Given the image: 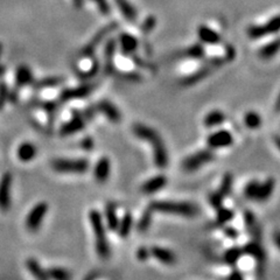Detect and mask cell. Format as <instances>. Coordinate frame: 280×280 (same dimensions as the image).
Instances as JSON below:
<instances>
[{
    "label": "cell",
    "mask_w": 280,
    "mask_h": 280,
    "mask_svg": "<svg viewBox=\"0 0 280 280\" xmlns=\"http://www.w3.org/2000/svg\"><path fill=\"white\" fill-rule=\"evenodd\" d=\"M204 47L201 43H194L185 49L174 53L172 60H200L204 57Z\"/></svg>",
    "instance_id": "cell-15"
},
{
    "label": "cell",
    "mask_w": 280,
    "mask_h": 280,
    "mask_svg": "<svg viewBox=\"0 0 280 280\" xmlns=\"http://www.w3.org/2000/svg\"><path fill=\"white\" fill-rule=\"evenodd\" d=\"M5 71H6V68H5L4 65H2V64H0V77L4 76Z\"/></svg>",
    "instance_id": "cell-57"
},
{
    "label": "cell",
    "mask_w": 280,
    "mask_h": 280,
    "mask_svg": "<svg viewBox=\"0 0 280 280\" xmlns=\"http://www.w3.org/2000/svg\"><path fill=\"white\" fill-rule=\"evenodd\" d=\"M41 108L46 111V113L48 116H54L56 112H57L58 103L53 101H45L41 102Z\"/></svg>",
    "instance_id": "cell-44"
},
{
    "label": "cell",
    "mask_w": 280,
    "mask_h": 280,
    "mask_svg": "<svg viewBox=\"0 0 280 280\" xmlns=\"http://www.w3.org/2000/svg\"><path fill=\"white\" fill-rule=\"evenodd\" d=\"M228 280H245L244 279V277H243V275L239 271H232L231 273H230V276H229V278Z\"/></svg>",
    "instance_id": "cell-51"
},
{
    "label": "cell",
    "mask_w": 280,
    "mask_h": 280,
    "mask_svg": "<svg viewBox=\"0 0 280 280\" xmlns=\"http://www.w3.org/2000/svg\"><path fill=\"white\" fill-rule=\"evenodd\" d=\"M105 221H107V225L109 229L117 230L119 220H118L117 216L116 204L112 203V202H109V203L105 205Z\"/></svg>",
    "instance_id": "cell-30"
},
{
    "label": "cell",
    "mask_w": 280,
    "mask_h": 280,
    "mask_svg": "<svg viewBox=\"0 0 280 280\" xmlns=\"http://www.w3.org/2000/svg\"><path fill=\"white\" fill-rule=\"evenodd\" d=\"M223 200L224 198L222 197V196L217 194L216 192L211 193V194L209 195V203L214 209H220L223 204Z\"/></svg>",
    "instance_id": "cell-45"
},
{
    "label": "cell",
    "mask_w": 280,
    "mask_h": 280,
    "mask_svg": "<svg viewBox=\"0 0 280 280\" xmlns=\"http://www.w3.org/2000/svg\"><path fill=\"white\" fill-rule=\"evenodd\" d=\"M12 186L13 175L6 172L0 177V211L7 213L12 207Z\"/></svg>",
    "instance_id": "cell-10"
},
{
    "label": "cell",
    "mask_w": 280,
    "mask_h": 280,
    "mask_svg": "<svg viewBox=\"0 0 280 280\" xmlns=\"http://www.w3.org/2000/svg\"><path fill=\"white\" fill-rule=\"evenodd\" d=\"M276 188V180L273 177H269L265 181L261 182L259 185V188H258V193L254 201L258 202H265L269 200V198L272 196L273 192H275Z\"/></svg>",
    "instance_id": "cell-26"
},
{
    "label": "cell",
    "mask_w": 280,
    "mask_h": 280,
    "mask_svg": "<svg viewBox=\"0 0 280 280\" xmlns=\"http://www.w3.org/2000/svg\"><path fill=\"white\" fill-rule=\"evenodd\" d=\"M53 170L62 174H84L89 170L90 163L88 159L77 158H57L51 161Z\"/></svg>",
    "instance_id": "cell-5"
},
{
    "label": "cell",
    "mask_w": 280,
    "mask_h": 280,
    "mask_svg": "<svg viewBox=\"0 0 280 280\" xmlns=\"http://www.w3.org/2000/svg\"><path fill=\"white\" fill-rule=\"evenodd\" d=\"M225 119H226L225 114H224L222 111L213 110L204 117L203 124H204V126H207V127H215V126L221 125V124H223L224 121H225Z\"/></svg>",
    "instance_id": "cell-34"
},
{
    "label": "cell",
    "mask_w": 280,
    "mask_h": 280,
    "mask_svg": "<svg viewBox=\"0 0 280 280\" xmlns=\"http://www.w3.org/2000/svg\"><path fill=\"white\" fill-rule=\"evenodd\" d=\"M242 254H243L242 248L233 247L231 249H229V250L226 251L223 256L224 263L228 264V265H231V266L236 265V264H237V261L239 260V258L242 257Z\"/></svg>",
    "instance_id": "cell-35"
},
{
    "label": "cell",
    "mask_w": 280,
    "mask_h": 280,
    "mask_svg": "<svg viewBox=\"0 0 280 280\" xmlns=\"http://www.w3.org/2000/svg\"><path fill=\"white\" fill-rule=\"evenodd\" d=\"M9 99V88L5 82H0V111L4 110Z\"/></svg>",
    "instance_id": "cell-41"
},
{
    "label": "cell",
    "mask_w": 280,
    "mask_h": 280,
    "mask_svg": "<svg viewBox=\"0 0 280 280\" xmlns=\"http://www.w3.org/2000/svg\"><path fill=\"white\" fill-rule=\"evenodd\" d=\"M114 76L120 77L125 81H130V82H140L141 81V76L138 73H118L117 71Z\"/></svg>",
    "instance_id": "cell-46"
},
{
    "label": "cell",
    "mask_w": 280,
    "mask_h": 280,
    "mask_svg": "<svg viewBox=\"0 0 280 280\" xmlns=\"http://www.w3.org/2000/svg\"><path fill=\"white\" fill-rule=\"evenodd\" d=\"M117 28H118L117 23H110L108 24L107 26L102 27L101 29L97 30L95 35L90 39V41L83 47L82 51H81V56H82V57H91V56L95 54L96 49H97V47L99 45H101L103 40H104L109 34L113 32V30H116Z\"/></svg>",
    "instance_id": "cell-8"
},
{
    "label": "cell",
    "mask_w": 280,
    "mask_h": 280,
    "mask_svg": "<svg viewBox=\"0 0 280 280\" xmlns=\"http://www.w3.org/2000/svg\"><path fill=\"white\" fill-rule=\"evenodd\" d=\"M93 89H95V85H92V84H82V85L76 86V88L64 89L60 93V101L69 102L73 101V99L88 97Z\"/></svg>",
    "instance_id": "cell-13"
},
{
    "label": "cell",
    "mask_w": 280,
    "mask_h": 280,
    "mask_svg": "<svg viewBox=\"0 0 280 280\" xmlns=\"http://www.w3.org/2000/svg\"><path fill=\"white\" fill-rule=\"evenodd\" d=\"M275 110L277 113H280V92L278 95V97H277V101H276V104H275Z\"/></svg>",
    "instance_id": "cell-54"
},
{
    "label": "cell",
    "mask_w": 280,
    "mask_h": 280,
    "mask_svg": "<svg viewBox=\"0 0 280 280\" xmlns=\"http://www.w3.org/2000/svg\"><path fill=\"white\" fill-rule=\"evenodd\" d=\"M214 159L215 155L210 149H202L200 152L189 155L182 161V169L187 173L195 172V170L200 169L203 165L211 163Z\"/></svg>",
    "instance_id": "cell-9"
},
{
    "label": "cell",
    "mask_w": 280,
    "mask_h": 280,
    "mask_svg": "<svg viewBox=\"0 0 280 280\" xmlns=\"http://www.w3.org/2000/svg\"><path fill=\"white\" fill-rule=\"evenodd\" d=\"M48 210L49 205L45 201L37 202L36 204L33 205L32 209L28 211L26 220H25V226H26L28 231L33 233L39 231L46 215L48 214Z\"/></svg>",
    "instance_id": "cell-6"
},
{
    "label": "cell",
    "mask_w": 280,
    "mask_h": 280,
    "mask_svg": "<svg viewBox=\"0 0 280 280\" xmlns=\"http://www.w3.org/2000/svg\"><path fill=\"white\" fill-rule=\"evenodd\" d=\"M138 40L136 36H133L130 33H121L119 36V47L120 51L124 55L132 56L135 55L137 49H138Z\"/></svg>",
    "instance_id": "cell-20"
},
{
    "label": "cell",
    "mask_w": 280,
    "mask_h": 280,
    "mask_svg": "<svg viewBox=\"0 0 280 280\" xmlns=\"http://www.w3.org/2000/svg\"><path fill=\"white\" fill-rule=\"evenodd\" d=\"M280 52V37L272 40V41L266 43L265 46L261 47L260 51L258 52L260 58L263 60H270V58L275 57V56Z\"/></svg>",
    "instance_id": "cell-29"
},
{
    "label": "cell",
    "mask_w": 280,
    "mask_h": 280,
    "mask_svg": "<svg viewBox=\"0 0 280 280\" xmlns=\"http://www.w3.org/2000/svg\"><path fill=\"white\" fill-rule=\"evenodd\" d=\"M167 185V179L165 175H155L146 181L141 186V192L144 194H154Z\"/></svg>",
    "instance_id": "cell-24"
},
{
    "label": "cell",
    "mask_w": 280,
    "mask_h": 280,
    "mask_svg": "<svg viewBox=\"0 0 280 280\" xmlns=\"http://www.w3.org/2000/svg\"><path fill=\"white\" fill-rule=\"evenodd\" d=\"M36 154H37L36 146L34 145L33 142L25 141L21 142V144L18 146L17 157L21 163H29V161H32L33 159L36 157Z\"/></svg>",
    "instance_id": "cell-23"
},
{
    "label": "cell",
    "mask_w": 280,
    "mask_h": 280,
    "mask_svg": "<svg viewBox=\"0 0 280 280\" xmlns=\"http://www.w3.org/2000/svg\"><path fill=\"white\" fill-rule=\"evenodd\" d=\"M224 233H225L226 236H228V237H230V238H237L238 237V231L236 229H233V228H225L224 229Z\"/></svg>",
    "instance_id": "cell-50"
},
{
    "label": "cell",
    "mask_w": 280,
    "mask_h": 280,
    "mask_svg": "<svg viewBox=\"0 0 280 280\" xmlns=\"http://www.w3.org/2000/svg\"><path fill=\"white\" fill-rule=\"evenodd\" d=\"M99 69V64H98V61L95 60L93 62L91 68L88 71H79V77L81 80H89L91 79V77L96 76V74H97V71Z\"/></svg>",
    "instance_id": "cell-43"
},
{
    "label": "cell",
    "mask_w": 280,
    "mask_h": 280,
    "mask_svg": "<svg viewBox=\"0 0 280 280\" xmlns=\"http://www.w3.org/2000/svg\"><path fill=\"white\" fill-rule=\"evenodd\" d=\"M280 32V14L275 15L263 25H253L248 28V36L252 40H258L261 37Z\"/></svg>",
    "instance_id": "cell-7"
},
{
    "label": "cell",
    "mask_w": 280,
    "mask_h": 280,
    "mask_svg": "<svg viewBox=\"0 0 280 280\" xmlns=\"http://www.w3.org/2000/svg\"><path fill=\"white\" fill-rule=\"evenodd\" d=\"M81 148L83 149V151H91L93 148V146H95V142H93L92 138H90V137H85V138H83L81 140Z\"/></svg>",
    "instance_id": "cell-49"
},
{
    "label": "cell",
    "mask_w": 280,
    "mask_h": 280,
    "mask_svg": "<svg viewBox=\"0 0 280 280\" xmlns=\"http://www.w3.org/2000/svg\"><path fill=\"white\" fill-rule=\"evenodd\" d=\"M116 51H117L116 40L114 39L108 40V42L105 43V47H104V58H105L104 71H105V74L109 75V76H114L117 73L116 68H114V64H113Z\"/></svg>",
    "instance_id": "cell-16"
},
{
    "label": "cell",
    "mask_w": 280,
    "mask_h": 280,
    "mask_svg": "<svg viewBox=\"0 0 280 280\" xmlns=\"http://www.w3.org/2000/svg\"><path fill=\"white\" fill-rule=\"evenodd\" d=\"M244 221H245V225H247L248 231L252 236V238H253L254 241L260 242L261 231L259 228V224H258L256 217H254V214L247 210L244 213Z\"/></svg>",
    "instance_id": "cell-27"
},
{
    "label": "cell",
    "mask_w": 280,
    "mask_h": 280,
    "mask_svg": "<svg viewBox=\"0 0 280 280\" xmlns=\"http://www.w3.org/2000/svg\"><path fill=\"white\" fill-rule=\"evenodd\" d=\"M89 222L95 236V248L98 257L102 259H107L110 257V245L105 231V225L103 223V217L97 209H91L89 211Z\"/></svg>",
    "instance_id": "cell-4"
},
{
    "label": "cell",
    "mask_w": 280,
    "mask_h": 280,
    "mask_svg": "<svg viewBox=\"0 0 280 280\" xmlns=\"http://www.w3.org/2000/svg\"><path fill=\"white\" fill-rule=\"evenodd\" d=\"M149 209L153 213L175 215V216L182 217H196L200 214V208L197 204L191 203V202H177V201H153L148 205Z\"/></svg>",
    "instance_id": "cell-3"
},
{
    "label": "cell",
    "mask_w": 280,
    "mask_h": 280,
    "mask_svg": "<svg viewBox=\"0 0 280 280\" xmlns=\"http://www.w3.org/2000/svg\"><path fill=\"white\" fill-rule=\"evenodd\" d=\"M151 256H153L155 259L165 264V265H174L176 264V256L172 250H168L163 247H152Z\"/></svg>",
    "instance_id": "cell-22"
},
{
    "label": "cell",
    "mask_w": 280,
    "mask_h": 280,
    "mask_svg": "<svg viewBox=\"0 0 280 280\" xmlns=\"http://www.w3.org/2000/svg\"><path fill=\"white\" fill-rule=\"evenodd\" d=\"M97 277H98V273H91V275H89L88 277H86L85 280H96L97 279Z\"/></svg>",
    "instance_id": "cell-55"
},
{
    "label": "cell",
    "mask_w": 280,
    "mask_h": 280,
    "mask_svg": "<svg viewBox=\"0 0 280 280\" xmlns=\"http://www.w3.org/2000/svg\"><path fill=\"white\" fill-rule=\"evenodd\" d=\"M232 183H233V176L232 174L230 173H225L223 175V179H222V182H221V186L219 188V191L216 193L219 195L222 196L223 198H225L226 196L230 194V192H231V188H232Z\"/></svg>",
    "instance_id": "cell-36"
},
{
    "label": "cell",
    "mask_w": 280,
    "mask_h": 280,
    "mask_svg": "<svg viewBox=\"0 0 280 280\" xmlns=\"http://www.w3.org/2000/svg\"><path fill=\"white\" fill-rule=\"evenodd\" d=\"M117 7L119 8L120 13L124 15L129 23H135L137 20V9L129 0H114Z\"/></svg>",
    "instance_id": "cell-28"
},
{
    "label": "cell",
    "mask_w": 280,
    "mask_h": 280,
    "mask_svg": "<svg viewBox=\"0 0 280 280\" xmlns=\"http://www.w3.org/2000/svg\"><path fill=\"white\" fill-rule=\"evenodd\" d=\"M152 217H153V210L149 209V208L147 207V209H146L144 213H142L138 224H137V230H138V231H140V232L146 231V230H147L149 226H151Z\"/></svg>",
    "instance_id": "cell-37"
},
{
    "label": "cell",
    "mask_w": 280,
    "mask_h": 280,
    "mask_svg": "<svg viewBox=\"0 0 280 280\" xmlns=\"http://www.w3.org/2000/svg\"><path fill=\"white\" fill-rule=\"evenodd\" d=\"M96 110H97V112H99V113L104 114L111 123L117 124L119 123L121 119L120 111L118 110V108L113 104V103L108 101V99H102V101H99L98 104L96 105Z\"/></svg>",
    "instance_id": "cell-18"
},
{
    "label": "cell",
    "mask_w": 280,
    "mask_h": 280,
    "mask_svg": "<svg viewBox=\"0 0 280 280\" xmlns=\"http://www.w3.org/2000/svg\"><path fill=\"white\" fill-rule=\"evenodd\" d=\"M273 241H275L276 247L280 250V231H277L275 235H273Z\"/></svg>",
    "instance_id": "cell-52"
},
{
    "label": "cell",
    "mask_w": 280,
    "mask_h": 280,
    "mask_svg": "<svg viewBox=\"0 0 280 280\" xmlns=\"http://www.w3.org/2000/svg\"><path fill=\"white\" fill-rule=\"evenodd\" d=\"M132 228H133V216L130 213H126L123 216V219L119 221V223H118V228H117L118 235H119L121 238H126L131 233Z\"/></svg>",
    "instance_id": "cell-33"
},
{
    "label": "cell",
    "mask_w": 280,
    "mask_h": 280,
    "mask_svg": "<svg viewBox=\"0 0 280 280\" xmlns=\"http://www.w3.org/2000/svg\"><path fill=\"white\" fill-rule=\"evenodd\" d=\"M236 56V51L232 46L226 47V51L223 55L220 56H213V57L208 58L207 61L204 62V64L202 65L201 68H198L195 73H193L189 76L183 77V79L180 81V84L182 86H192L195 85L196 83L201 82L204 79H207L208 76H210L211 73L216 71L220 68H222L224 64L228 63V62H231Z\"/></svg>",
    "instance_id": "cell-2"
},
{
    "label": "cell",
    "mask_w": 280,
    "mask_h": 280,
    "mask_svg": "<svg viewBox=\"0 0 280 280\" xmlns=\"http://www.w3.org/2000/svg\"><path fill=\"white\" fill-rule=\"evenodd\" d=\"M73 4L76 8H82V6L84 4V0H73Z\"/></svg>",
    "instance_id": "cell-53"
},
{
    "label": "cell",
    "mask_w": 280,
    "mask_h": 280,
    "mask_svg": "<svg viewBox=\"0 0 280 280\" xmlns=\"http://www.w3.org/2000/svg\"><path fill=\"white\" fill-rule=\"evenodd\" d=\"M244 124L247 125L248 129L251 130L258 129V127L261 125V118L257 112L249 111L244 116Z\"/></svg>",
    "instance_id": "cell-38"
},
{
    "label": "cell",
    "mask_w": 280,
    "mask_h": 280,
    "mask_svg": "<svg viewBox=\"0 0 280 280\" xmlns=\"http://www.w3.org/2000/svg\"><path fill=\"white\" fill-rule=\"evenodd\" d=\"M149 256H151V251H149V249L146 247L139 248L138 251H137V258H138L140 261L147 260Z\"/></svg>",
    "instance_id": "cell-48"
},
{
    "label": "cell",
    "mask_w": 280,
    "mask_h": 280,
    "mask_svg": "<svg viewBox=\"0 0 280 280\" xmlns=\"http://www.w3.org/2000/svg\"><path fill=\"white\" fill-rule=\"evenodd\" d=\"M85 124L86 120L84 119L82 112H80L79 110H73V117H71V119L61 125L60 135L62 137L75 135V133L82 131L84 127H85Z\"/></svg>",
    "instance_id": "cell-11"
},
{
    "label": "cell",
    "mask_w": 280,
    "mask_h": 280,
    "mask_svg": "<svg viewBox=\"0 0 280 280\" xmlns=\"http://www.w3.org/2000/svg\"><path fill=\"white\" fill-rule=\"evenodd\" d=\"M197 35L200 37V40L203 43L207 45H217L221 42V35L216 30L211 29L210 27L205 26V25H201L197 28Z\"/></svg>",
    "instance_id": "cell-25"
},
{
    "label": "cell",
    "mask_w": 280,
    "mask_h": 280,
    "mask_svg": "<svg viewBox=\"0 0 280 280\" xmlns=\"http://www.w3.org/2000/svg\"><path fill=\"white\" fill-rule=\"evenodd\" d=\"M232 142L233 137L228 130H220L217 132L211 133L207 139L208 147L211 149L229 147L232 145Z\"/></svg>",
    "instance_id": "cell-12"
},
{
    "label": "cell",
    "mask_w": 280,
    "mask_h": 280,
    "mask_svg": "<svg viewBox=\"0 0 280 280\" xmlns=\"http://www.w3.org/2000/svg\"><path fill=\"white\" fill-rule=\"evenodd\" d=\"M64 82V79L61 76H49L43 77V79L33 82L34 88L35 89H49V88H56V86L61 85Z\"/></svg>",
    "instance_id": "cell-31"
},
{
    "label": "cell",
    "mask_w": 280,
    "mask_h": 280,
    "mask_svg": "<svg viewBox=\"0 0 280 280\" xmlns=\"http://www.w3.org/2000/svg\"><path fill=\"white\" fill-rule=\"evenodd\" d=\"M1 51H2V47L0 45V56H1Z\"/></svg>",
    "instance_id": "cell-58"
},
{
    "label": "cell",
    "mask_w": 280,
    "mask_h": 280,
    "mask_svg": "<svg viewBox=\"0 0 280 280\" xmlns=\"http://www.w3.org/2000/svg\"><path fill=\"white\" fill-rule=\"evenodd\" d=\"M275 144H276V146L277 147H278V149L280 151V136H275Z\"/></svg>",
    "instance_id": "cell-56"
},
{
    "label": "cell",
    "mask_w": 280,
    "mask_h": 280,
    "mask_svg": "<svg viewBox=\"0 0 280 280\" xmlns=\"http://www.w3.org/2000/svg\"><path fill=\"white\" fill-rule=\"evenodd\" d=\"M259 185L260 182L258 180H251L250 182H248V185L244 188V196L248 200H254L256 198Z\"/></svg>",
    "instance_id": "cell-39"
},
{
    "label": "cell",
    "mask_w": 280,
    "mask_h": 280,
    "mask_svg": "<svg viewBox=\"0 0 280 280\" xmlns=\"http://www.w3.org/2000/svg\"><path fill=\"white\" fill-rule=\"evenodd\" d=\"M111 172V163L108 157L99 158L93 168V177L98 183H104L108 181Z\"/></svg>",
    "instance_id": "cell-19"
},
{
    "label": "cell",
    "mask_w": 280,
    "mask_h": 280,
    "mask_svg": "<svg viewBox=\"0 0 280 280\" xmlns=\"http://www.w3.org/2000/svg\"><path fill=\"white\" fill-rule=\"evenodd\" d=\"M133 133L137 138L145 140L152 145L155 166L159 168L167 167L168 163H169V157H168V152L164 140L157 131L145 125V124L138 123L133 125Z\"/></svg>",
    "instance_id": "cell-1"
},
{
    "label": "cell",
    "mask_w": 280,
    "mask_h": 280,
    "mask_svg": "<svg viewBox=\"0 0 280 280\" xmlns=\"http://www.w3.org/2000/svg\"><path fill=\"white\" fill-rule=\"evenodd\" d=\"M34 82V75L33 71L28 67L27 64H20L18 65V68L15 69L14 75V83H15V89H21L24 86L30 85Z\"/></svg>",
    "instance_id": "cell-17"
},
{
    "label": "cell",
    "mask_w": 280,
    "mask_h": 280,
    "mask_svg": "<svg viewBox=\"0 0 280 280\" xmlns=\"http://www.w3.org/2000/svg\"><path fill=\"white\" fill-rule=\"evenodd\" d=\"M25 266H26L28 272L30 273V276L35 280H49L47 270L43 269L41 264H40V261L37 260L36 258H27L26 261H25Z\"/></svg>",
    "instance_id": "cell-21"
},
{
    "label": "cell",
    "mask_w": 280,
    "mask_h": 280,
    "mask_svg": "<svg viewBox=\"0 0 280 280\" xmlns=\"http://www.w3.org/2000/svg\"><path fill=\"white\" fill-rule=\"evenodd\" d=\"M49 280H73V275L68 269L61 266H52L47 269Z\"/></svg>",
    "instance_id": "cell-32"
},
{
    "label": "cell",
    "mask_w": 280,
    "mask_h": 280,
    "mask_svg": "<svg viewBox=\"0 0 280 280\" xmlns=\"http://www.w3.org/2000/svg\"><path fill=\"white\" fill-rule=\"evenodd\" d=\"M92 2H95L96 6H97L98 11L101 12L102 14L108 15L110 13V5H109L108 0H91Z\"/></svg>",
    "instance_id": "cell-47"
},
{
    "label": "cell",
    "mask_w": 280,
    "mask_h": 280,
    "mask_svg": "<svg viewBox=\"0 0 280 280\" xmlns=\"http://www.w3.org/2000/svg\"><path fill=\"white\" fill-rule=\"evenodd\" d=\"M243 253L249 254L252 258H254L258 264V271H264V265H265L266 261V253L264 248L261 247V244L258 241H252L248 243L244 248L242 249Z\"/></svg>",
    "instance_id": "cell-14"
},
{
    "label": "cell",
    "mask_w": 280,
    "mask_h": 280,
    "mask_svg": "<svg viewBox=\"0 0 280 280\" xmlns=\"http://www.w3.org/2000/svg\"><path fill=\"white\" fill-rule=\"evenodd\" d=\"M219 210V213H217V223L221 224H225V223H228L230 222L233 219V211H231L230 209H228V208H222L221 207L220 209H217Z\"/></svg>",
    "instance_id": "cell-40"
},
{
    "label": "cell",
    "mask_w": 280,
    "mask_h": 280,
    "mask_svg": "<svg viewBox=\"0 0 280 280\" xmlns=\"http://www.w3.org/2000/svg\"><path fill=\"white\" fill-rule=\"evenodd\" d=\"M155 25H157V19L153 15H149L144 20V23L141 24V28H140V30H141V33L144 34V35H147L152 32V30L154 29Z\"/></svg>",
    "instance_id": "cell-42"
}]
</instances>
